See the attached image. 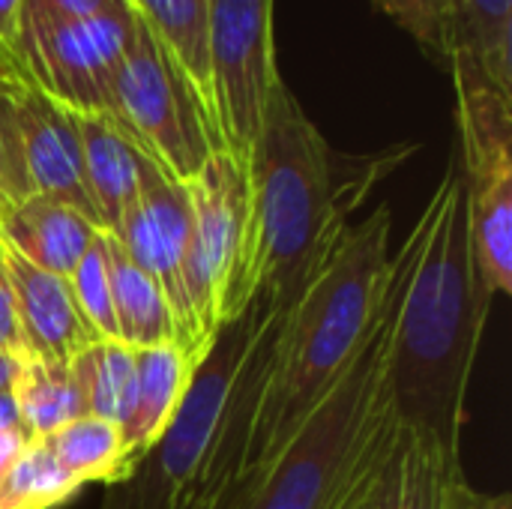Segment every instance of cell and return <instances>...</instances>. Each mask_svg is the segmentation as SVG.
Segmentation results:
<instances>
[{
	"label": "cell",
	"mask_w": 512,
	"mask_h": 509,
	"mask_svg": "<svg viewBox=\"0 0 512 509\" xmlns=\"http://www.w3.org/2000/svg\"><path fill=\"white\" fill-rule=\"evenodd\" d=\"M396 255L402 261L390 348L396 414L402 426L462 453L468 387L495 291L474 255L459 159L450 162Z\"/></svg>",
	"instance_id": "1"
},
{
	"label": "cell",
	"mask_w": 512,
	"mask_h": 509,
	"mask_svg": "<svg viewBox=\"0 0 512 509\" xmlns=\"http://www.w3.org/2000/svg\"><path fill=\"white\" fill-rule=\"evenodd\" d=\"M417 150V144L375 153L336 150L279 75L246 162L249 303L264 294L288 309L351 228L348 219L369 192Z\"/></svg>",
	"instance_id": "2"
},
{
	"label": "cell",
	"mask_w": 512,
	"mask_h": 509,
	"mask_svg": "<svg viewBox=\"0 0 512 509\" xmlns=\"http://www.w3.org/2000/svg\"><path fill=\"white\" fill-rule=\"evenodd\" d=\"M282 306L258 294L204 348L183 399L102 509H225L249 474Z\"/></svg>",
	"instance_id": "3"
},
{
	"label": "cell",
	"mask_w": 512,
	"mask_h": 509,
	"mask_svg": "<svg viewBox=\"0 0 512 509\" xmlns=\"http://www.w3.org/2000/svg\"><path fill=\"white\" fill-rule=\"evenodd\" d=\"M390 228V204L351 225L282 312L246 480L276 462L360 354L390 282Z\"/></svg>",
	"instance_id": "4"
},
{
	"label": "cell",
	"mask_w": 512,
	"mask_h": 509,
	"mask_svg": "<svg viewBox=\"0 0 512 509\" xmlns=\"http://www.w3.org/2000/svg\"><path fill=\"white\" fill-rule=\"evenodd\" d=\"M402 294V261L378 318L342 381L306 417L276 462L246 480L225 509H366L402 435L390 384V348Z\"/></svg>",
	"instance_id": "5"
},
{
	"label": "cell",
	"mask_w": 512,
	"mask_h": 509,
	"mask_svg": "<svg viewBox=\"0 0 512 509\" xmlns=\"http://www.w3.org/2000/svg\"><path fill=\"white\" fill-rule=\"evenodd\" d=\"M114 120L180 183H192L222 150L207 99L138 15L114 81Z\"/></svg>",
	"instance_id": "6"
},
{
	"label": "cell",
	"mask_w": 512,
	"mask_h": 509,
	"mask_svg": "<svg viewBox=\"0 0 512 509\" xmlns=\"http://www.w3.org/2000/svg\"><path fill=\"white\" fill-rule=\"evenodd\" d=\"M459 96L462 177L480 273L495 294H512V96L465 51L450 54Z\"/></svg>",
	"instance_id": "7"
},
{
	"label": "cell",
	"mask_w": 512,
	"mask_h": 509,
	"mask_svg": "<svg viewBox=\"0 0 512 509\" xmlns=\"http://www.w3.org/2000/svg\"><path fill=\"white\" fill-rule=\"evenodd\" d=\"M186 186L192 198V231L183 279L192 348L201 360L210 339L249 306V183L246 168L219 150Z\"/></svg>",
	"instance_id": "8"
},
{
	"label": "cell",
	"mask_w": 512,
	"mask_h": 509,
	"mask_svg": "<svg viewBox=\"0 0 512 509\" xmlns=\"http://www.w3.org/2000/svg\"><path fill=\"white\" fill-rule=\"evenodd\" d=\"M132 27L129 6L93 18H57L24 6L12 51L27 75L63 108L114 120V81Z\"/></svg>",
	"instance_id": "9"
},
{
	"label": "cell",
	"mask_w": 512,
	"mask_h": 509,
	"mask_svg": "<svg viewBox=\"0 0 512 509\" xmlns=\"http://www.w3.org/2000/svg\"><path fill=\"white\" fill-rule=\"evenodd\" d=\"M207 57L222 153L246 168L279 78L273 0H210Z\"/></svg>",
	"instance_id": "10"
},
{
	"label": "cell",
	"mask_w": 512,
	"mask_h": 509,
	"mask_svg": "<svg viewBox=\"0 0 512 509\" xmlns=\"http://www.w3.org/2000/svg\"><path fill=\"white\" fill-rule=\"evenodd\" d=\"M0 99L12 114L33 195L63 201L99 228L84 177L75 114L27 75L12 45H0Z\"/></svg>",
	"instance_id": "11"
},
{
	"label": "cell",
	"mask_w": 512,
	"mask_h": 509,
	"mask_svg": "<svg viewBox=\"0 0 512 509\" xmlns=\"http://www.w3.org/2000/svg\"><path fill=\"white\" fill-rule=\"evenodd\" d=\"M192 231V198L189 186L168 177L159 165H150L138 198L126 210L120 228L111 234L123 246V252L141 267L165 294L177 330L180 348L195 357L192 348V321H189V300H186V249Z\"/></svg>",
	"instance_id": "12"
},
{
	"label": "cell",
	"mask_w": 512,
	"mask_h": 509,
	"mask_svg": "<svg viewBox=\"0 0 512 509\" xmlns=\"http://www.w3.org/2000/svg\"><path fill=\"white\" fill-rule=\"evenodd\" d=\"M0 249H3V267L15 297L21 342L27 357L69 363L81 348L96 342V336L87 330L75 306L66 276L42 270L6 246Z\"/></svg>",
	"instance_id": "13"
},
{
	"label": "cell",
	"mask_w": 512,
	"mask_h": 509,
	"mask_svg": "<svg viewBox=\"0 0 512 509\" xmlns=\"http://www.w3.org/2000/svg\"><path fill=\"white\" fill-rule=\"evenodd\" d=\"M81 153H84V177L90 189V201L99 219V228L114 234L138 198L141 180L150 165H156L129 132L111 117L75 114Z\"/></svg>",
	"instance_id": "14"
},
{
	"label": "cell",
	"mask_w": 512,
	"mask_h": 509,
	"mask_svg": "<svg viewBox=\"0 0 512 509\" xmlns=\"http://www.w3.org/2000/svg\"><path fill=\"white\" fill-rule=\"evenodd\" d=\"M99 231L102 228L75 207L45 195H30L21 204L0 210V246L66 279Z\"/></svg>",
	"instance_id": "15"
},
{
	"label": "cell",
	"mask_w": 512,
	"mask_h": 509,
	"mask_svg": "<svg viewBox=\"0 0 512 509\" xmlns=\"http://www.w3.org/2000/svg\"><path fill=\"white\" fill-rule=\"evenodd\" d=\"M456 471H462V453L447 450L426 432L402 426L372 509H441Z\"/></svg>",
	"instance_id": "16"
},
{
	"label": "cell",
	"mask_w": 512,
	"mask_h": 509,
	"mask_svg": "<svg viewBox=\"0 0 512 509\" xmlns=\"http://www.w3.org/2000/svg\"><path fill=\"white\" fill-rule=\"evenodd\" d=\"M198 360H192L180 345H153V348H135V372H138V396H135V414L126 435L129 462L132 471L144 459V453L159 441L168 420L174 417L183 390L192 378Z\"/></svg>",
	"instance_id": "17"
},
{
	"label": "cell",
	"mask_w": 512,
	"mask_h": 509,
	"mask_svg": "<svg viewBox=\"0 0 512 509\" xmlns=\"http://www.w3.org/2000/svg\"><path fill=\"white\" fill-rule=\"evenodd\" d=\"M111 300L117 315V336L129 348H153V345H180V330L174 312L162 294V288L123 252L117 237L102 231Z\"/></svg>",
	"instance_id": "18"
},
{
	"label": "cell",
	"mask_w": 512,
	"mask_h": 509,
	"mask_svg": "<svg viewBox=\"0 0 512 509\" xmlns=\"http://www.w3.org/2000/svg\"><path fill=\"white\" fill-rule=\"evenodd\" d=\"M12 396L21 417L24 441H39L87 414L81 384L72 363L66 360L24 357L21 372L12 384Z\"/></svg>",
	"instance_id": "19"
},
{
	"label": "cell",
	"mask_w": 512,
	"mask_h": 509,
	"mask_svg": "<svg viewBox=\"0 0 512 509\" xmlns=\"http://www.w3.org/2000/svg\"><path fill=\"white\" fill-rule=\"evenodd\" d=\"M39 441L54 456V462L81 486L102 483L108 489L132 474L126 435L108 420L84 414Z\"/></svg>",
	"instance_id": "20"
},
{
	"label": "cell",
	"mask_w": 512,
	"mask_h": 509,
	"mask_svg": "<svg viewBox=\"0 0 512 509\" xmlns=\"http://www.w3.org/2000/svg\"><path fill=\"white\" fill-rule=\"evenodd\" d=\"M69 363L81 384L87 414L108 420L126 432L138 396L135 348L123 345L120 339H96L81 348Z\"/></svg>",
	"instance_id": "21"
},
{
	"label": "cell",
	"mask_w": 512,
	"mask_h": 509,
	"mask_svg": "<svg viewBox=\"0 0 512 509\" xmlns=\"http://www.w3.org/2000/svg\"><path fill=\"white\" fill-rule=\"evenodd\" d=\"M129 9L177 57V63L186 69V75L195 81V87L201 90V96L213 111L210 57H207L210 0H129Z\"/></svg>",
	"instance_id": "22"
},
{
	"label": "cell",
	"mask_w": 512,
	"mask_h": 509,
	"mask_svg": "<svg viewBox=\"0 0 512 509\" xmlns=\"http://www.w3.org/2000/svg\"><path fill=\"white\" fill-rule=\"evenodd\" d=\"M512 96V0H456V45ZM450 51V54H453Z\"/></svg>",
	"instance_id": "23"
},
{
	"label": "cell",
	"mask_w": 512,
	"mask_h": 509,
	"mask_svg": "<svg viewBox=\"0 0 512 509\" xmlns=\"http://www.w3.org/2000/svg\"><path fill=\"white\" fill-rule=\"evenodd\" d=\"M81 483L69 477L42 441H24L0 471V509H57Z\"/></svg>",
	"instance_id": "24"
},
{
	"label": "cell",
	"mask_w": 512,
	"mask_h": 509,
	"mask_svg": "<svg viewBox=\"0 0 512 509\" xmlns=\"http://www.w3.org/2000/svg\"><path fill=\"white\" fill-rule=\"evenodd\" d=\"M69 288L75 297V306L87 324V330L96 339H120L117 336V315L111 300V279H108V261H105V243L102 231L78 261V267L69 273Z\"/></svg>",
	"instance_id": "25"
},
{
	"label": "cell",
	"mask_w": 512,
	"mask_h": 509,
	"mask_svg": "<svg viewBox=\"0 0 512 509\" xmlns=\"http://www.w3.org/2000/svg\"><path fill=\"white\" fill-rule=\"evenodd\" d=\"M387 18L411 33L435 60L450 63L456 45V0H372Z\"/></svg>",
	"instance_id": "26"
},
{
	"label": "cell",
	"mask_w": 512,
	"mask_h": 509,
	"mask_svg": "<svg viewBox=\"0 0 512 509\" xmlns=\"http://www.w3.org/2000/svg\"><path fill=\"white\" fill-rule=\"evenodd\" d=\"M30 195H33V189H30V180L24 171L15 123H12L6 102L0 99V210L21 204Z\"/></svg>",
	"instance_id": "27"
},
{
	"label": "cell",
	"mask_w": 512,
	"mask_h": 509,
	"mask_svg": "<svg viewBox=\"0 0 512 509\" xmlns=\"http://www.w3.org/2000/svg\"><path fill=\"white\" fill-rule=\"evenodd\" d=\"M441 509H512V498L507 492L489 495V492L474 489L465 477V468H462L450 477Z\"/></svg>",
	"instance_id": "28"
},
{
	"label": "cell",
	"mask_w": 512,
	"mask_h": 509,
	"mask_svg": "<svg viewBox=\"0 0 512 509\" xmlns=\"http://www.w3.org/2000/svg\"><path fill=\"white\" fill-rule=\"evenodd\" d=\"M0 354H24L18 312H15V297H12V288H9V279H6V267H3V249H0Z\"/></svg>",
	"instance_id": "29"
},
{
	"label": "cell",
	"mask_w": 512,
	"mask_h": 509,
	"mask_svg": "<svg viewBox=\"0 0 512 509\" xmlns=\"http://www.w3.org/2000/svg\"><path fill=\"white\" fill-rule=\"evenodd\" d=\"M24 6L51 12L57 18H93V15L129 6V0H24Z\"/></svg>",
	"instance_id": "30"
},
{
	"label": "cell",
	"mask_w": 512,
	"mask_h": 509,
	"mask_svg": "<svg viewBox=\"0 0 512 509\" xmlns=\"http://www.w3.org/2000/svg\"><path fill=\"white\" fill-rule=\"evenodd\" d=\"M24 0H0V45H12L18 33Z\"/></svg>",
	"instance_id": "31"
},
{
	"label": "cell",
	"mask_w": 512,
	"mask_h": 509,
	"mask_svg": "<svg viewBox=\"0 0 512 509\" xmlns=\"http://www.w3.org/2000/svg\"><path fill=\"white\" fill-rule=\"evenodd\" d=\"M0 435H18V438H24V432H21V417H18L12 390H9V393H0Z\"/></svg>",
	"instance_id": "32"
},
{
	"label": "cell",
	"mask_w": 512,
	"mask_h": 509,
	"mask_svg": "<svg viewBox=\"0 0 512 509\" xmlns=\"http://www.w3.org/2000/svg\"><path fill=\"white\" fill-rule=\"evenodd\" d=\"M24 354H0V393H9L18 372H21Z\"/></svg>",
	"instance_id": "33"
},
{
	"label": "cell",
	"mask_w": 512,
	"mask_h": 509,
	"mask_svg": "<svg viewBox=\"0 0 512 509\" xmlns=\"http://www.w3.org/2000/svg\"><path fill=\"white\" fill-rule=\"evenodd\" d=\"M375 492H378V489H375ZM366 509H372V501H369V507H366Z\"/></svg>",
	"instance_id": "34"
}]
</instances>
